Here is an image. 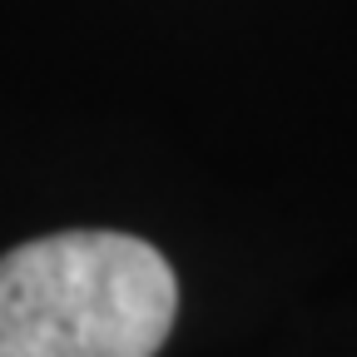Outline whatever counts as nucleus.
Masks as SVG:
<instances>
[{
    "instance_id": "1",
    "label": "nucleus",
    "mask_w": 357,
    "mask_h": 357,
    "mask_svg": "<svg viewBox=\"0 0 357 357\" xmlns=\"http://www.w3.org/2000/svg\"><path fill=\"white\" fill-rule=\"evenodd\" d=\"M178 283L144 238L70 229L0 253V357H154Z\"/></svg>"
}]
</instances>
